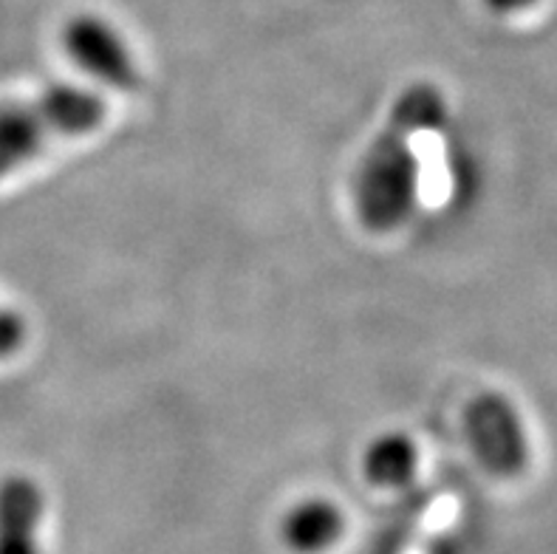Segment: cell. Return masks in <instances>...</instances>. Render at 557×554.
Listing matches in <instances>:
<instances>
[{"label":"cell","instance_id":"7","mask_svg":"<svg viewBox=\"0 0 557 554\" xmlns=\"http://www.w3.org/2000/svg\"><path fill=\"white\" fill-rule=\"evenodd\" d=\"M417 444L410 442L405 433L376 435L374 442L368 444L366 458H362V470H366L368 481L374 487H388V490L410 484L417 476Z\"/></svg>","mask_w":557,"mask_h":554},{"label":"cell","instance_id":"5","mask_svg":"<svg viewBox=\"0 0 557 554\" xmlns=\"http://www.w3.org/2000/svg\"><path fill=\"white\" fill-rule=\"evenodd\" d=\"M46 495L28 476L0 481V554H42L40 527Z\"/></svg>","mask_w":557,"mask_h":554},{"label":"cell","instance_id":"8","mask_svg":"<svg viewBox=\"0 0 557 554\" xmlns=\"http://www.w3.org/2000/svg\"><path fill=\"white\" fill-rule=\"evenodd\" d=\"M28 334V325L23 315L12 309H0V359L12 357L23 348Z\"/></svg>","mask_w":557,"mask_h":554},{"label":"cell","instance_id":"6","mask_svg":"<svg viewBox=\"0 0 557 554\" xmlns=\"http://www.w3.org/2000/svg\"><path fill=\"white\" fill-rule=\"evenodd\" d=\"M281 541L295 554H323L346 534V515L329 498H304L281 518Z\"/></svg>","mask_w":557,"mask_h":554},{"label":"cell","instance_id":"9","mask_svg":"<svg viewBox=\"0 0 557 554\" xmlns=\"http://www.w3.org/2000/svg\"><path fill=\"white\" fill-rule=\"evenodd\" d=\"M487 3V9H493L495 14H516V12H523V9L535 7L537 0H484Z\"/></svg>","mask_w":557,"mask_h":554},{"label":"cell","instance_id":"3","mask_svg":"<svg viewBox=\"0 0 557 554\" xmlns=\"http://www.w3.org/2000/svg\"><path fill=\"white\" fill-rule=\"evenodd\" d=\"M467 442L487 472L516 478L530 464V439L518 407L504 393H479L465 410Z\"/></svg>","mask_w":557,"mask_h":554},{"label":"cell","instance_id":"4","mask_svg":"<svg viewBox=\"0 0 557 554\" xmlns=\"http://www.w3.org/2000/svg\"><path fill=\"white\" fill-rule=\"evenodd\" d=\"M65 54L94 79L116 91H136L141 71L127 42L99 14H74L63 26Z\"/></svg>","mask_w":557,"mask_h":554},{"label":"cell","instance_id":"2","mask_svg":"<svg viewBox=\"0 0 557 554\" xmlns=\"http://www.w3.org/2000/svg\"><path fill=\"white\" fill-rule=\"evenodd\" d=\"M106 113V102L77 85H51L35 99L0 106V178L32 162L54 139L94 134Z\"/></svg>","mask_w":557,"mask_h":554},{"label":"cell","instance_id":"1","mask_svg":"<svg viewBox=\"0 0 557 554\" xmlns=\"http://www.w3.org/2000/svg\"><path fill=\"white\" fill-rule=\"evenodd\" d=\"M445 122V94L433 83H413L396 97L388 125L366 150L354 176V207L362 226L391 232L410 216L422 176L413 139L436 134Z\"/></svg>","mask_w":557,"mask_h":554}]
</instances>
